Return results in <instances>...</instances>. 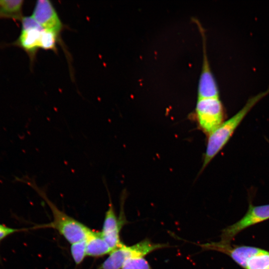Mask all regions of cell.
I'll use <instances>...</instances> for the list:
<instances>
[{"mask_svg":"<svg viewBox=\"0 0 269 269\" xmlns=\"http://www.w3.org/2000/svg\"><path fill=\"white\" fill-rule=\"evenodd\" d=\"M122 269H151V268L143 258H137L127 260Z\"/></svg>","mask_w":269,"mask_h":269,"instance_id":"cell-16","label":"cell"},{"mask_svg":"<svg viewBox=\"0 0 269 269\" xmlns=\"http://www.w3.org/2000/svg\"><path fill=\"white\" fill-rule=\"evenodd\" d=\"M31 16L43 29L59 35L63 28L55 8L48 0H37Z\"/></svg>","mask_w":269,"mask_h":269,"instance_id":"cell-7","label":"cell"},{"mask_svg":"<svg viewBox=\"0 0 269 269\" xmlns=\"http://www.w3.org/2000/svg\"><path fill=\"white\" fill-rule=\"evenodd\" d=\"M36 187V191L45 201L52 213L53 220L48 226L56 230L71 244L85 240L90 229L59 210L48 199L44 191Z\"/></svg>","mask_w":269,"mask_h":269,"instance_id":"cell-2","label":"cell"},{"mask_svg":"<svg viewBox=\"0 0 269 269\" xmlns=\"http://www.w3.org/2000/svg\"><path fill=\"white\" fill-rule=\"evenodd\" d=\"M246 269H269V252L263 250L252 257L248 261Z\"/></svg>","mask_w":269,"mask_h":269,"instance_id":"cell-13","label":"cell"},{"mask_svg":"<svg viewBox=\"0 0 269 269\" xmlns=\"http://www.w3.org/2000/svg\"><path fill=\"white\" fill-rule=\"evenodd\" d=\"M195 114L199 127L208 135L224 122V110L219 98L197 99Z\"/></svg>","mask_w":269,"mask_h":269,"instance_id":"cell-4","label":"cell"},{"mask_svg":"<svg viewBox=\"0 0 269 269\" xmlns=\"http://www.w3.org/2000/svg\"><path fill=\"white\" fill-rule=\"evenodd\" d=\"M199 28L203 37V58L202 70L198 85L197 99L219 98L218 86L211 72L208 61L205 37L201 26Z\"/></svg>","mask_w":269,"mask_h":269,"instance_id":"cell-9","label":"cell"},{"mask_svg":"<svg viewBox=\"0 0 269 269\" xmlns=\"http://www.w3.org/2000/svg\"><path fill=\"white\" fill-rule=\"evenodd\" d=\"M85 241L87 256L100 257L112 252V250L102 237L101 232L93 231L90 229Z\"/></svg>","mask_w":269,"mask_h":269,"instance_id":"cell-11","label":"cell"},{"mask_svg":"<svg viewBox=\"0 0 269 269\" xmlns=\"http://www.w3.org/2000/svg\"><path fill=\"white\" fill-rule=\"evenodd\" d=\"M269 94V88L250 98L244 106L229 119L223 122L208 135L202 169L203 170L227 143L233 133L251 109Z\"/></svg>","mask_w":269,"mask_h":269,"instance_id":"cell-1","label":"cell"},{"mask_svg":"<svg viewBox=\"0 0 269 269\" xmlns=\"http://www.w3.org/2000/svg\"><path fill=\"white\" fill-rule=\"evenodd\" d=\"M23 4L21 0H1L0 15L21 19Z\"/></svg>","mask_w":269,"mask_h":269,"instance_id":"cell-12","label":"cell"},{"mask_svg":"<svg viewBox=\"0 0 269 269\" xmlns=\"http://www.w3.org/2000/svg\"><path fill=\"white\" fill-rule=\"evenodd\" d=\"M21 21V31L17 43L31 57H33L40 48L41 34L44 29L32 16L23 17Z\"/></svg>","mask_w":269,"mask_h":269,"instance_id":"cell-6","label":"cell"},{"mask_svg":"<svg viewBox=\"0 0 269 269\" xmlns=\"http://www.w3.org/2000/svg\"><path fill=\"white\" fill-rule=\"evenodd\" d=\"M165 247V244H153L148 240H144L131 246L123 244L110 253L99 269H122L127 260L143 258L153 251Z\"/></svg>","mask_w":269,"mask_h":269,"instance_id":"cell-3","label":"cell"},{"mask_svg":"<svg viewBox=\"0 0 269 269\" xmlns=\"http://www.w3.org/2000/svg\"><path fill=\"white\" fill-rule=\"evenodd\" d=\"M23 230L24 229L13 228L0 224V243L10 235Z\"/></svg>","mask_w":269,"mask_h":269,"instance_id":"cell-17","label":"cell"},{"mask_svg":"<svg viewBox=\"0 0 269 269\" xmlns=\"http://www.w3.org/2000/svg\"><path fill=\"white\" fill-rule=\"evenodd\" d=\"M59 34L46 29H43L41 34L40 48L56 51Z\"/></svg>","mask_w":269,"mask_h":269,"instance_id":"cell-14","label":"cell"},{"mask_svg":"<svg viewBox=\"0 0 269 269\" xmlns=\"http://www.w3.org/2000/svg\"><path fill=\"white\" fill-rule=\"evenodd\" d=\"M269 219V204L250 205L244 216L236 223L224 229L220 242L229 243L239 232L252 225Z\"/></svg>","mask_w":269,"mask_h":269,"instance_id":"cell-5","label":"cell"},{"mask_svg":"<svg viewBox=\"0 0 269 269\" xmlns=\"http://www.w3.org/2000/svg\"><path fill=\"white\" fill-rule=\"evenodd\" d=\"M203 248L223 252L228 255L237 264L246 269L248 261L262 252L263 250L254 247L242 246L232 247L229 243L221 242L208 243L201 245Z\"/></svg>","mask_w":269,"mask_h":269,"instance_id":"cell-8","label":"cell"},{"mask_svg":"<svg viewBox=\"0 0 269 269\" xmlns=\"http://www.w3.org/2000/svg\"><path fill=\"white\" fill-rule=\"evenodd\" d=\"M109 197V208L105 214L101 235L105 241L110 246L112 251L120 247L123 243L120 239V223L116 216L115 210L112 204L110 191L108 188L105 179H103Z\"/></svg>","mask_w":269,"mask_h":269,"instance_id":"cell-10","label":"cell"},{"mask_svg":"<svg viewBox=\"0 0 269 269\" xmlns=\"http://www.w3.org/2000/svg\"><path fill=\"white\" fill-rule=\"evenodd\" d=\"M71 253L75 263L80 264L87 256L85 240L71 244Z\"/></svg>","mask_w":269,"mask_h":269,"instance_id":"cell-15","label":"cell"}]
</instances>
